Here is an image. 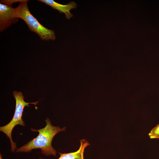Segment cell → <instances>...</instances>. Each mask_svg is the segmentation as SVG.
<instances>
[{"label":"cell","instance_id":"6","mask_svg":"<svg viewBox=\"0 0 159 159\" xmlns=\"http://www.w3.org/2000/svg\"><path fill=\"white\" fill-rule=\"evenodd\" d=\"M80 145L78 150L76 152L68 153H59L60 157L58 159H84V153L85 148L90 145L85 139L80 140ZM39 159H43L41 158Z\"/></svg>","mask_w":159,"mask_h":159},{"label":"cell","instance_id":"2","mask_svg":"<svg viewBox=\"0 0 159 159\" xmlns=\"http://www.w3.org/2000/svg\"><path fill=\"white\" fill-rule=\"evenodd\" d=\"M28 1L21 0L18 6L14 8L15 17L24 20L29 30L37 34L42 40L46 41L55 40L56 37L54 31L40 24L31 14L27 5Z\"/></svg>","mask_w":159,"mask_h":159},{"label":"cell","instance_id":"4","mask_svg":"<svg viewBox=\"0 0 159 159\" xmlns=\"http://www.w3.org/2000/svg\"><path fill=\"white\" fill-rule=\"evenodd\" d=\"M21 0H4L0 3V31L2 32L18 22L19 18L15 16L14 8L12 6L15 2Z\"/></svg>","mask_w":159,"mask_h":159},{"label":"cell","instance_id":"1","mask_svg":"<svg viewBox=\"0 0 159 159\" xmlns=\"http://www.w3.org/2000/svg\"><path fill=\"white\" fill-rule=\"evenodd\" d=\"M45 121L46 125L44 128L38 130L31 128V130L32 132H38V135L24 145L16 148V153H28L33 149H39L45 156H56L57 151L52 146V140L58 133L65 131L66 127L61 128L59 126H53L48 118Z\"/></svg>","mask_w":159,"mask_h":159},{"label":"cell","instance_id":"8","mask_svg":"<svg viewBox=\"0 0 159 159\" xmlns=\"http://www.w3.org/2000/svg\"><path fill=\"white\" fill-rule=\"evenodd\" d=\"M0 159H3L2 155L1 153L0 154Z\"/></svg>","mask_w":159,"mask_h":159},{"label":"cell","instance_id":"5","mask_svg":"<svg viewBox=\"0 0 159 159\" xmlns=\"http://www.w3.org/2000/svg\"><path fill=\"white\" fill-rule=\"evenodd\" d=\"M38 1L50 6L53 9L58 10L60 13L64 14L65 17L68 19L72 18L73 16L70 12V10L76 9L77 6V4L73 1H71L67 4L64 5L53 0H39Z\"/></svg>","mask_w":159,"mask_h":159},{"label":"cell","instance_id":"3","mask_svg":"<svg viewBox=\"0 0 159 159\" xmlns=\"http://www.w3.org/2000/svg\"><path fill=\"white\" fill-rule=\"evenodd\" d=\"M13 95L16 101V107L13 116L11 121L7 124L0 127V131L5 134L9 138L11 146V150L14 152L16 149V143L13 142L11 133L14 127L17 125L23 126L25 125L22 119L24 109L26 106L29 107V104H37L38 101L34 102H27L24 100V97L21 92L14 91Z\"/></svg>","mask_w":159,"mask_h":159},{"label":"cell","instance_id":"7","mask_svg":"<svg viewBox=\"0 0 159 159\" xmlns=\"http://www.w3.org/2000/svg\"><path fill=\"white\" fill-rule=\"evenodd\" d=\"M148 135L150 139H159V124L151 130Z\"/></svg>","mask_w":159,"mask_h":159}]
</instances>
